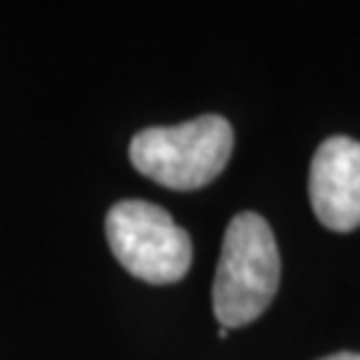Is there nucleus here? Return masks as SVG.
<instances>
[{
    "instance_id": "2",
    "label": "nucleus",
    "mask_w": 360,
    "mask_h": 360,
    "mask_svg": "<svg viewBox=\"0 0 360 360\" xmlns=\"http://www.w3.org/2000/svg\"><path fill=\"white\" fill-rule=\"evenodd\" d=\"M232 126L221 115H200L179 126H153L131 139L134 168L168 190H200L227 168Z\"/></svg>"
},
{
    "instance_id": "5",
    "label": "nucleus",
    "mask_w": 360,
    "mask_h": 360,
    "mask_svg": "<svg viewBox=\"0 0 360 360\" xmlns=\"http://www.w3.org/2000/svg\"><path fill=\"white\" fill-rule=\"evenodd\" d=\"M321 360H360V355L358 352H339V355H328V358Z\"/></svg>"
},
{
    "instance_id": "4",
    "label": "nucleus",
    "mask_w": 360,
    "mask_h": 360,
    "mask_svg": "<svg viewBox=\"0 0 360 360\" xmlns=\"http://www.w3.org/2000/svg\"><path fill=\"white\" fill-rule=\"evenodd\" d=\"M309 203L323 227L352 232L360 227V142L331 136L309 166Z\"/></svg>"
},
{
    "instance_id": "1",
    "label": "nucleus",
    "mask_w": 360,
    "mask_h": 360,
    "mask_svg": "<svg viewBox=\"0 0 360 360\" xmlns=\"http://www.w3.org/2000/svg\"><path fill=\"white\" fill-rule=\"evenodd\" d=\"M281 254L270 224L254 211L230 221L221 240L214 278V315L221 328H238L257 321L278 294Z\"/></svg>"
},
{
    "instance_id": "3",
    "label": "nucleus",
    "mask_w": 360,
    "mask_h": 360,
    "mask_svg": "<svg viewBox=\"0 0 360 360\" xmlns=\"http://www.w3.org/2000/svg\"><path fill=\"white\" fill-rule=\"evenodd\" d=\"M104 230L112 257L144 283H176L193 264L190 235L155 203L120 200L107 211Z\"/></svg>"
}]
</instances>
